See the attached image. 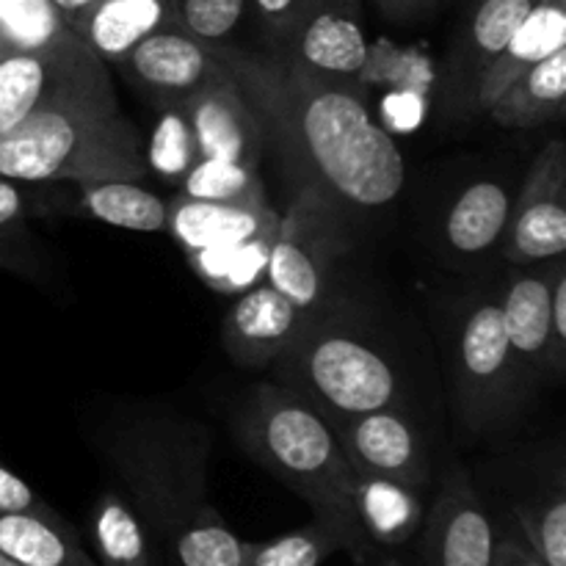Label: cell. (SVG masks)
<instances>
[{
  "label": "cell",
  "mask_w": 566,
  "mask_h": 566,
  "mask_svg": "<svg viewBox=\"0 0 566 566\" xmlns=\"http://www.w3.org/2000/svg\"><path fill=\"white\" fill-rule=\"evenodd\" d=\"M216 55L247 92L298 191L346 210L396 202L407 169L398 144L374 119L354 83L326 81L280 55H254L216 44Z\"/></svg>",
  "instance_id": "obj_1"
},
{
  "label": "cell",
  "mask_w": 566,
  "mask_h": 566,
  "mask_svg": "<svg viewBox=\"0 0 566 566\" xmlns=\"http://www.w3.org/2000/svg\"><path fill=\"white\" fill-rule=\"evenodd\" d=\"M238 442L271 475L296 492L313 520L337 536L359 566L376 558L354 506L357 473L348 464L335 426L287 385H260L238 412Z\"/></svg>",
  "instance_id": "obj_2"
},
{
  "label": "cell",
  "mask_w": 566,
  "mask_h": 566,
  "mask_svg": "<svg viewBox=\"0 0 566 566\" xmlns=\"http://www.w3.org/2000/svg\"><path fill=\"white\" fill-rule=\"evenodd\" d=\"M144 136L116 103L108 66L0 136V177L14 182L144 180Z\"/></svg>",
  "instance_id": "obj_3"
},
{
  "label": "cell",
  "mask_w": 566,
  "mask_h": 566,
  "mask_svg": "<svg viewBox=\"0 0 566 566\" xmlns=\"http://www.w3.org/2000/svg\"><path fill=\"white\" fill-rule=\"evenodd\" d=\"M210 440L202 426L175 418L144 420L108 448V464L155 542L171 536L208 506Z\"/></svg>",
  "instance_id": "obj_4"
},
{
  "label": "cell",
  "mask_w": 566,
  "mask_h": 566,
  "mask_svg": "<svg viewBox=\"0 0 566 566\" xmlns=\"http://www.w3.org/2000/svg\"><path fill=\"white\" fill-rule=\"evenodd\" d=\"M276 363L287 387L332 426L401 403V381L390 359L346 326L313 318Z\"/></svg>",
  "instance_id": "obj_5"
},
{
  "label": "cell",
  "mask_w": 566,
  "mask_h": 566,
  "mask_svg": "<svg viewBox=\"0 0 566 566\" xmlns=\"http://www.w3.org/2000/svg\"><path fill=\"white\" fill-rule=\"evenodd\" d=\"M340 210L313 191H298L271 241L265 285L307 313H321L329 298L332 269L340 254Z\"/></svg>",
  "instance_id": "obj_6"
},
{
  "label": "cell",
  "mask_w": 566,
  "mask_h": 566,
  "mask_svg": "<svg viewBox=\"0 0 566 566\" xmlns=\"http://www.w3.org/2000/svg\"><path fill=\"white\" fill-rule=\"evenodd\" d=\"M517 376L501 304L492 298L473 304L457 343V392L464 420L473 429L497 423L512 407Z\"/></svg>",
  "instance_id": "obj_7"
},
{
  "label": "cell",
  "mask_w": 566,
  "mask_h": 566,
  "mask_svg": "<svg viewBox=\"0 0 566 566\" xmlns=\"http://www.w3.org/2000/svg\"><path fill=\"white\" fill-rule=\"evenodd\" d=\"M418 536V566H495V523L457 459L442 468Z\"/></svg>",
  "instance_id": "obj_8"
},
{
  "label": "cell",
  "mask_w": 566,
  "mask_h": 566,
  "mask_svg": "<svg viewBox=\"0 0 566 566\" xmlns=\"http://www.w3.org/2000/svg\"><path fill=\"white\" fill-rule=\"evenodd\" d=\"M566 147L562 138L545 144L512 202L503 252L514 265L558 260L566 252Z\"/></svg>",
  "instance_id": "obj_9"
},
{
  "label": "cell",
  "mask_w": 566,
  "mask_h": 566,
  "mask_svg": "<svg viewBox=\"0 0 566 566\" xmlns=\"http://www.w3.org/2000/svg\"><path fill=\"white\" fill-rule=\"evenodd\" d=\"M348 464L363 479H381L423 492L431 484V459L418 426L398 407L357 415L335 426Z\"/></svg>",
  "instance_id": "obj_10"
},
{
  "label": "cell",
  "mask_w": 566,
  "mask_h": 566,
  "mask_svg": "<svg viewBox=\"0 0 566 566\" xmlns=\"http://www.w3.org/2000/svg\"><path fill=\"white\" fill-rule=\"evenodd\" d=\"M103 66L108 64L99 61L75 33L50 48L0 59V136Z\"/></svg>",
  "instance_id": "obj_11"
},
{
  "label": "cell",
  "mask_w": 566,
  "mask_h": 566,
  "mask_svg": "<svg viewBox=\"0 0 566 566\" xmlns=\"http://www.w3.org/2000/svg\"><path fill=\"white\" fill-rule=\"evenodd\" d=\"M287 64L337 83H354L370 64L359 0H321L280 44Z\"/></svg>",
  "instance_id": "obj_12"
},
{
  "label": "cell",
  "mask_w": 566,
  "mask_h": 566,
  "mask_svg": "<svg viewBox=\"0 0 566 566\" xmlns=\"http://www.w3.org/2000/svg\"><path fill=\"white\" fill-rule=\"evenodd\" d=\"M197 136L199 158H221L260 169L265 130L258 111L235 77L221 70L199 92L182 99Z\"/></svg>",
  "instance_id": "obj_13"
},
{
  "label": "cell",
  "mask_w": 566,
  "mask_h": 566,
  "mask_svg": "<svg viewBox=\"0 0 566 566\" xmlns=\"http://www.w3.org/2000/svg\"><path fill=\"white\" fill-rule=\"evenodd\" d=\"M116 66L158 103H182L221 70V61L216 48L169 25L136 44Z\"/></svg>",
  "instance_id": "obj_14"
},
{
  "label": "cell",
  "mask_w": 566,
  "mask_h": 566,
  "mask_svg": "<svg viewBox=\"0 0 566 566\" xmlns=\"http://www.w3.org/2000/svg\"><path fill=\"white\" fill-rule=\"evenodd\" d=\"M318 313L298 310L282 293L260 282L238 293L224 318L227 352L247 368H263L276 363L285 348L313 324Z\"/></svg>",
  "instance_id": "obj_15"
},
{
  "label": "cell",
  "mask_w": 566,
  "mask_h": 566,
  "mask_svg": "<svg viewBox=\"0 0 566 566\" xmlns=\"http://www.w3.org/2000/svg\"><path fill=\"white\" fill-rule=\"evenodd\" d=\"M66 25L99 61L119 64L144 39L177 25L175 0H94Z\"/></svg>",
  "instance_id": "obj_16"
},
{
  "label": "cell",
  "mask_w": 566,
  "mask_h": 566,
  "mask_svg": "<svg viewBox=\"0 0 566 566\" xmlns=\"http://www.w3.org/2000/svg\"><path fill=\"white\" fill-rule=\"evenodd\" d=\"M280 213L271 205H219L175 197L166 213V230L182 252L205 247L241 243L258 235H274Z\"/></svg>",
  "instance_id": "obj_17"
},
{
  "label": "cell",
  "mask_w": 566,
  "mask_h": 566,
  "mask_svg": "<svg viewBox=\"0 0 566 566\" xmlns=\"http://www.w3.org/2000/svg\"><path fill=\"white\" fill-rule=\"evenodd\" d=\"M564 48L566 0H536L534 9L525 14L506 48L501 50V55L481 72L479 83H475V105L486 111L514 77H520L525 70Z\"/></svg>",
  "instance_id": "obj_18"
},
{
  "label": "cell",
  "mask_w": 566,
  "mask_h": 566,
  "mask_svg": "<svg viewBox=\"0 0 566 566\" xmlns=\"http://www.w3.org/2000/svg\"><path fill=\"white\" fill-rule=\"evenodd\" d=\"M497 304L520 368H551V276L520 271Z\"/></svg>",
  "instance_id": "obj_19"
},
{
  "label": "cell",
  "mask_w": 566,
  "mask_h": 566,
  "mask_svg": "<svg viewBox=\"0 0 566 566\" xmlns=\"http://www.w3.org/2000/svg\"><path fill=\"white\" fill-rule=\"evenodd\" d=\"M354 506H357L359 528L376 556L381 551L412 542L426 512L418 490L392 484V481L363 479V475H357V484H354Z\"/></svg>",
  "instance_id": "obj_20"
},
{
  "label": "cell",
  "mask_w": 566,
  "mask_h": 566,
  "mask_svg": "<svg viewBox=\"0 0 566 566\" xmlns=\"http://www.w3.org/2000/svg\"><path fill=\"white\" fill-rule=\"evenodd\" d=\"M0 553L20 566H99L61 514L0 512Z\"/></svg>",
  "instance_id": "obj_21"
},
{
  "label": "cell",
  "mask_w": 566,
  "mask_h": 566,
  "mask_svg": "<svg viewBox=\"0 0 566 566\" xmlns=\"http://www.w3.org/2000/svg\"><path fill=\"white\" fill-rule=\"evenodd\" d=\"M566 97V48L514 77L486 108L501 127L525 130L562 116Z\"/></svg>",
  "instance_id": "obj_22"
},
{
  "label": "cell",
  "mask_w": 566,
  "mask_h": 566,
  "mask_svg": "<svg viewBox=\"0 0 566 566\" xmlns=\"http://www.w3.org/2000/svg\"><path fill=\"white\" fill-rule=\"evenodd\" d=\"M88 531L99 566H155L153 534L122 492L108 490L97 497Z\"/></svg>",
  "instance_id": "obj_23"
},
{
  "label": "cell",
  "mask_w": 566,
  "mask_h": 566,
  "mask_svg": "<svg viewBox=\"0 0 566 566\" xmlns=\"http://www.w3.org/2000/svg\"><path fill=\"white\" fill-rule=\"evenodd\" d=\"M509 216H512V197L501 182H473L448 210V241L462 254H484L506 235Z\"/></svg>",
  "instance_id": "obj_24"
},
{
  "label": "cell",
  "mask_w": 566,
  "mask_h": 566,
  "mask_svg": "<svg viewBox=\"0 0 566 566\" xmlns=\"http://www.w3.org/2000/svg\"><path fill=\"white\" fill-rule=\"evenodd\" d=\"M81 208L88 219L119 230L164 232L169 202L136 180H105L81 186Z\"/></svg>",
  "instance_id": "obj_25"
},
{
  "label": "cell",
  "mask_w": 566,
  "mask_h": 566,
  "mask_svg": "<svg viewBox=\"0 0 566 566\" xmlns=\"http://www.w3.org/2000/svg\"><path fill=\"white\" fill-rule=\"evenodd\" d=\"M247 547L249 542L230 531L213 503H208L171 536L166 551L171 553V566H243Z\"/></svg>",
  "instance_id": "obj_26"
},
{
  "label": "cell",
  "mask_w": 566,
  "mask_h": 566,
  "mask_svg": "<svg viewBox=\"0 0 566 566\" xmlns=\"http://www.w3.org/2000/svg\"><path fill=\"white\" fill-rule=\"evenodd\" d=\"M147 171L166 186H180L182 177L199 160L197 136L182 103H158L153 130L144 142Z\"/></svg>",
  "instance_id": "obj_27"
},
{
  "label": "cell",
  "mask_w": 566,
  "mask_h": 566,
  "mask_svg": "<svg viewBox=\"0 0 566 566\" xmlns=\"http://www.w3.org/2000/svg\"><path fill=\"white\" fill-rule=\"evenodd\" d=\"M517 534L545 566H566V492L564 479L512 506Z\"/></svg>",
  "instance_id": "obj_28"
},
{
  "label": "cell",
  "mask_w": 566,
  "mask_h": 566,
  "mask_svg": "<svg viewBox=\"0 0 566 566\" xmlns=\"http://www.w3.org/2000/svg\"><path fill=\"white\" fill-rule=\"evenodd\" d=\"M177 197L219 205H269L260 169L221 158H199L177 186Z\"/></svg>",
  "instance_id": "obj_29"
},
{
  "label": "cell",
  "mask_w": 566,
  "mask_h": 566,
  "mask_svg": "<svg viewBox=\"0 0 566 566\" xmlns=\"http://www.w3.org/2000/svg\"><path fill=\"white\" fill-rule=\"evenodd\" d=\"M64 14L50 0H0V59L70 39Z\"/></svg>",
  "instance_id": "obj_30"
},
{
  "label": "cell",
  "mask_w": 566,
  "mask_h": 566,
  "mask_svg": "<svg viewBox=\"0 0 566 566\" xmlns=\"http://www.w3.org/2000/svg\"><path fill=\"white\" fill-rule=\"evenodd\" d=\"M536 0H475L470 14L468 33H464V55L468 66L479 83L481 72L501 55L512 33L525 20Z\"/></svg>",
  "instance_id": "obj_31"
},
{
  "label": "cell",
  "mask_w": 566,
  "mask_h": 566,
  "mask_svg": "<svg viewBox=\"0 0 566 566\" xmlns=\"http://www.w3.org/2000/svg\"><path fill=\"white\" fill-rule=\"evenodd\" d=\"M340 542L321 523L282 534L271 542H249L243 566H321L332 553H340Z\"/></svg>",
  "instance_id": "obj_32"
},
{
  "label": "cell",
  "mask_w": 566,
  "mask_h": 566,
  "mask_svg": "<svg viewBox=\"0 0 566 566\" xmlns=\"http://www.w3.org/2000/svg\"><path fill=\"white\" fill-rule=\"evenodd\" d=\"M249 0H175V22L208 48L230 44L243 22Z\"/></svg>",
  "instance_id": "obj_33"
},
{
  "label": "cell",
  "mask_w": 566,
  "mask_h": 566,
  "mask_svg": "<svg viewBox=\"0 0 566 566\" xmlns=\"http://www.w3.org/2000/svg\"><path fill=\"white\" fill-rule=\"evenodd\" d=\"M274 235H258L238 243L235 258H232V265H230V274H227L224 285H221L219 293L238 296V293L249 291V287L260 285V282L265 280V265H269V252H271V241H274Z\"/></svg>",
  "instance_id": "obj_34"
},
{
  "label": "cell",
  "mask_w": 566,
  "mask_h": 566,
  "mask_svg": "<svg viewBox=\"0 0 566 566\" xmlns=\"http://www.w3.org/2000/svg\"><path fill=\"white\" fill-rule=\"evenodd\" d=\"M321 0H249L260 31L280 48Z\"/></svg>",
  "instance_id": "obj_35"
},
{
  "label": "cell",
  "mask_w": 566,
  "mask_h": 566,
  "mask_svg": "<svg viewBox=\"0 0 566 566\" xmlns=\"http://www.w3.org/2000/svg\"><path fill=\"white\" fill-rule=\"evenodd\" d=\"M551 368H566V269L558 260L551 274Z\"/></svg>",
  "instance_id": "obj_36"
},
{
  "label": "cell",
  "mask_w": 566,
  "mask_h": 566,
  "mask_svg": "<svg viewBox=\"0 0 566 566\" xmlns=\"http://www.w3.org/2000/svg\"><path fill=\"white\" fill-rule=\"evenodd\" d=\"M0 512L6 514H39V517H50V514H59L55 509H50L20 475L11 473L9 468L0 464Z\"/></svg>",
  "instance_id": "obj_37"
},
{
  "label": "cell",
  "mask_w": 566,
  "mask_h": 566,
  "mask_svg": "<svg viewBox=\"0 0 566 566\" xmlns=\"http://www.w3.org/2000/svg\"><path fill=\"white\" fill-rule=\"evenodd\" d=\"M374 3L390 22H415L440 9L442 0H374Z\"/></svg>",
  "instance_id": "obj_38"
},
{
  "label": "cell",
  "mask_w": 566,
  "mask_h": 566,
  "mask_svg": "<svg viewBox=\"0 0 566 566\" xmlns=\"http://www.w3.org/2000/svg\"><path fill=\"white\" fill-rule=\"evenodd\" d=\"M495 566H545L536 558V553L520 539L517 531L497 536V556Z\"/></svg>",
  "instance_id": "obj_39"
},
{
  "label": "cell",
  "mask_w": 566,
  "mask_h": 566,
  "mask_svg": "<svg viewBox=\"0 0 566 566\" xmlns=\"http://www.w3.org/2000/svg\"><path fill=\"white\" fill-rule=\"evenodd\" d=\"M22 213H25V199H22V191L17 188L14 180L0 177V230L11 227L14 221H20Z\"/></svg>",
  "instance_id": "obj_40"
},
{
  "label": "cell",
  "mask_w": 566,
  "mask_h": 566,
  "mask_svg": "<svg viewBox=\"0 0 566 566\" xmlns=\"http://www.w3.org/2000/svg\"><path fill=\"white\" fill-rule=\"evenodd\" d=\"M50 3H53L55 9H59L61 14H64V20H66V17L77 14V11H81V9H86V6H92L94 0H50Z\"/></svg>",
  "instance_id": "obj_41"
},
{
  "label": "cell",
  "mask_w": 566,
  "mask_h": 566,
  "mask_svg": "<svg viewBox=\"0 0 566 566\" xmlns=\"http://www.w3.org/2000/svg\"><path fill=\"white\" fill-rule=\"evenodd\" d=\"M368 566H409V564L401 562V558H396V556H385V553H379V556H376Z\"/></svg>",
  "instance_id": "obj_42"
},
{
  "label": "cell",
  "mask_w": 566,
  "mask_h": 566,
  "mask_svg": "<svg viewBox=\"0 0 566 566\" xmlns=\"http://www.w3.org/2000/svg\"><path fill=\"white\" fill-rule=\"evenodd\" d=\"M0 566H20L17 562H11L9 556H6V553H0Z\"/></svg>",
  "instance_id": "obj_43"
}]
</instances>
